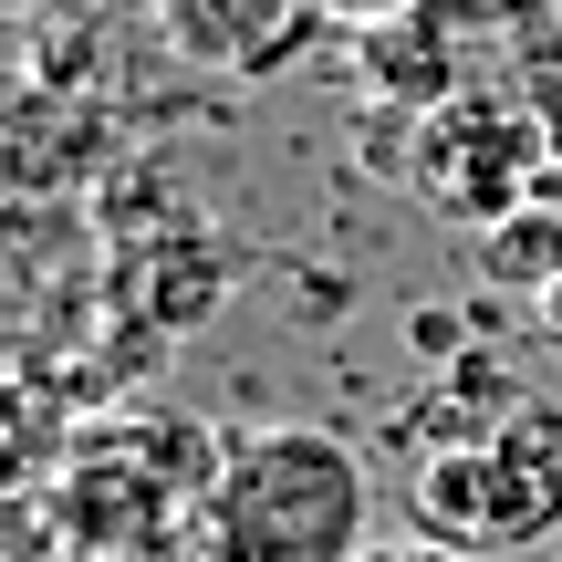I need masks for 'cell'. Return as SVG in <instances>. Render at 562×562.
Here are the masks:
<instances>
[{"label": "cell", "instance_id": "6da1fadb", "mask_svg": "<svg viewBox=\"0 0 562 562\" xmlns=\"http://www.w3.org/2000/svg\"><path fill=\"white\" fill-rule=\"evenodd\" d=\"M375 531L364 448L334 427H250L220 438L199 480V552L209 562H355Z\"/></svg>", "mask_w": 562, "mask_h": 562}, {"label": "cell", "instance_id": "7a4b0ae2", "mask_svg": "<svg viewBox=\"0 0 562 562\" xmlns=\"http://www.w3.org/2000/svg\"><path fill=\"white\" fill-rule=\"evenodd\" d=\"M406 188L417 209H438L448 229H501L521 220L531 199L562 188V157H552V115L531 104V83H469L459 104L438 115H406Z\"/></svg>", "mask_w": 562, "mask_h": 562}, {"label": "cell", "instance_id": "3957f363", "mask_svg": "<svg viewBox=\"0 0 562 562\" xmlns=\"http://www.w3.org/2000/svg\"><path fill=\"white\" fill-rule=\"evenodd\" d=\"M469 21H510V0H417L396 21H364L355 32V83L375 115H438L469 83Z\"/></svg>", "mask_w": 562, "mask_h": 562}, {"label": "cell", "instance_id": "277c9868", "mask_svg": "<svg viewBox=\"0 0 562 562\" xmlns=\"http://www.w3.org/2000/svg\"><path fill=\"white\" fill-rule=\"evenodd\" d=\"M157 32H167V53L199 63V74L281 83L334 32V11H323V0H157Z\"/></svg>", "mask_w": 562, "mask_h": 562}, {"label": "cell", "instance_id": "5b68a950", "mask_svg": "<svg viewBox=\"0 0 562 562\" xmlns=\"http://www.w3.org/2000/svg\"><path fill=\"white\" fill-rule=\"evenodd\" d=\"M562 531V406L521 396L480 438V552H542Z\"/></svg>", "mask_w": 562, "mask_h": 562}, {"label": "cell", "instance_id": "8992f818", "mask_svg": "<svg viewBox=\"0 0 562 562\" xmlns=\"http://www.w3.org/2000/svg\"><path fill=\"white\" fill-rule=\"evenodd\" d=\"M510 406H521V375H510V364L490 355V344H469L459 364H438V375H427L417 396H406L396 438H406V448H427V459H438V448H480L490 427L510 417Z\"/></svg>", "mask_w": 562, "mask_h": 562}, {"label": "cell", "instance_id": "52a82bcc", "mask_svg": "<svg viewBox=\"0 0 562 562\" xmlns=\"http://www.w3.org/2000/svg\"><path fill=\"white\" fill-rule=\"evenodd\" d=\"M480 281H510V292H531V302L562 281V188H552V199H531L521 220L480 229Z\"/></svg>", "mask_w": 562, "mask_h": 562}, {"label": "cell", "instance_id": "ba28073f", "mask_svg": "<svg viewBox=\"0 0 562 562\" xmlns=\"http://www.w3.org/2000/svg\"><path fill=\"white\" fill-rule=\"evenodd\" d=\"M510 74L552 115V157H562V0H510Z\"/></svg>", "mask_w": 562, "mask_h": 562}, {"label": "cell", "instance_id": "9c48e42d", "mask_svg": "<svg viewBox=\"0 0 562 562\" xmlns=\"http://www.w3.org/2000/svg\"><path fill=\"white\" fill-rule=\"evenodd\" d=\"M406 344H417L427 364H459L469 344H480V313H448V302H417V313H406Z\"/></svg>", "mask_w": 562, "mask_h": 562}, {"label": "cell", "instance_id": "30bf717a", "mask_svg": "<svg viewBox=\"0 0 562 562\" xmlns=\"http://www.w3.org/2000/svg\"><path fill=\"white\" fill-rule=\"evenodd\" d=\"M355 562H469V552H448V542H427V531H417V542H364Z\"/></svg>", "mask_w": 562, "mask_h": 562}, {"label": "cell", "instance_id": "8fae6325", "mask_svg": "<svg viewBox=\"0 0 562 562\" xmlns=\"http://www.w3.org/2000/svg\"><path fill=\"white\" fill-rule=\"evenodd\" d=\"M323 11H334L344 32H364V21H396V11H417V0H323Z\"/></svg>", "mask_w": 562, "mask_h": 562}, {"label": "cell", "instance_id": "7c38bea8", "mask_svg": "<svg viewBox=\"0 0 562 562\" xmlns=\"http://www.w3.org/2000/svg\"><path fill=\"white\" fill-rule=\"evenodd\" d=\"M11 11H21V21H32V11H53V0H11Z\"/></svg>", "mask_w": 562, "mask_h": 562}]
</instances>
